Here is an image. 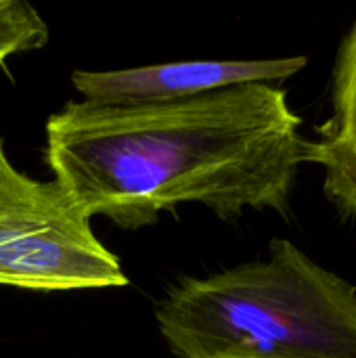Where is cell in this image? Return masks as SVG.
Here are the masks:
<instances>
[{"mask_svg":"<svg viewBox=\"0 0 356 358\" xmlns=\"http://www.w3.org/2000/svg\"><path fill=\"white\" fill-rule=\"evenodd\" d=\"M44 159L88 218L134 231L180 203L222 220L285 214L306 138L283 88L243 84L168 103H67L46 122Z\"/></svg>","mask_w":356,"mask_h":358,"instance_id":"cell-1","label":"cell"},{"mask_svg":"<svg viewBox=\"0 0 356 358\" xmlns=\"http://www.w3.org/2000/svg\"><path fill=\"white\" fill-rule=\"evenodd\" d=\"M172 287L155 308L176 358H356V289L298 245Z\"/></svg>","mask_w":356,"mask_h":358,"instance_id":"cell-2","label":"cell"},{"mask_svg":"<svg viewBox=\"0 0 356 358\" xmlns=\"http://www.w3.org/2000/svg\"><path fill=\"white\" fill-rule=\"evenodd\" d=\"M0 285L31 292L128 285L90 218L55 182L19 172L0 143Z\"/></svg>","mask_w":356,"mask_h":358,"instance_id":"cell-3","label":"cell"},{"mask_svg":"<svg viewBox=\"0 0 356 358\" xmlns=\"http://www.w3.org/2000/svg\"><path fill=\"white\" fill-rule=\"evenodd\" d=\"M306 63V57L258 61H178L113 71L78 69L71 73V82L88 103H168L231 86L275 84L302 71Z\"/></svg>","mask_w":356,"mask_h":358,"instance_id":"cell-4","label":"cell"},{"mask_svg":"<svg viewBox=\"0 0 356 358\" xmlns=\"http://www.w3.org/2000/svg\"><path fill=\"white\" fill-rule=\"evenodd\" d=\"M332 84V117L317 141H306V164L323 168L325 195L356 218V17L340 44Z\"/></svg>","mask_w":356,"mask_h":358,"instance_id":"cell-5","label":"cell"},{"mask_svg":"<svg viewBox=\"0 0 356 358\" xmlns=\"http://www.w3.org/2000/svg\"><path fill=\"white\" fill-rule=\"evenodd\" d=\"M48 25L27 0H0V63L48 42Z\"/></svg>","mask_w":356,"mask_h":358,"instance_id":"cell-6","label":"cell"}]
</instances>
